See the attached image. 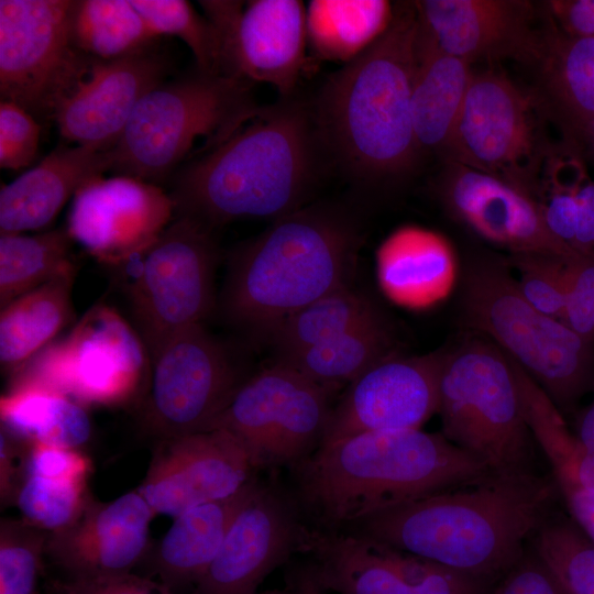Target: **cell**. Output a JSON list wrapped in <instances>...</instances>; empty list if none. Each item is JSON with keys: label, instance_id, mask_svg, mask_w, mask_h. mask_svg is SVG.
<instances>
[{"label": "cell", "instance_id": "6da1fadb", "mask_svg": "<svg viewBox=\"0 0 594 594\" xmlns=\"http://www.w3.org/2000/svg\"><path fill=\"white\" fill-rule=\"evenodd\" d=\"M330 166L312 101L280 97L173 175L175 217L212 231L241 219L274 221L306 206Z\"/></svg>", "mask_w": 594, "mask_h": 594}, {"label": "cell", "instance_id": "7a4b0ae2", "mask_svg": "<svg viewBox=\"0 0 594 594\" xmlns=\"http://www.w3.org/2000/svg\"><path fill=\"white\" fill-rule=\"evenodd\" d=\"M557 495L553 480L534 470L491 472L342 531L496 583L524 556L526 544L553 512Z\"/></svg>", "mask_w": 594, "mask_h": 594}, {"label": "cell", "instance_id": "3957f363", "mask_svg": "<svg viewBox=\"0 0 594 594\" xmlns=\"http://www.w3.org/2000/svg\"><path fill=\"white\" fill-rule=\"evenodd\" d=\"M309 526L342 531L386 509L474 482L492 471L441 432H363L320 446L293 469Z\"/></svg>", "mask_w": 594, "mask_h": 594}, {"label": "cell", "instance_id": "277c9868", "mask_svg": "<svg viewBox=\"0 0 594 594\" xmlns=\"http://www.w3.org/2000/svg\"><path fill=\"white\" fill-rule=\"evenodd\" d=\"M418 28L415 2L396 4L384 35L311 100L331 165L358 186L405 175L420 154L411 112Z\"/></svg>", "mask_w": 594, "mask_h": 594}, {"label": "cell", "instance_id": "5b68a950", "mask_svg": "<svg viewBox=\"0 0 594 594\" xmlns=\"http://www.w3.org/2000/svg\"><path fill=\"white\" fill-rule=\"evenodd\" d=\"M361 243L356 219L339 206L306 205L272 222L232 254L220 305L252 334L337 289L351 286Z\"/></svg>", "mask_w": 594, "mask_h": 594}, {"label": "cell", "instance_id": "8992f818", "mask_svg": "<svg viewBox=\"0 0 594 594\" xmlns=\"http://www.w3.org/2000/svg\"><path fill=\"white\" fill-rule=\"evenodd\" d=\"M460 314L471 331L492 340L561 413L594 392V341L530 305L508 262L474 257L461 277Z\"/></svg>", "mask_w": 594, "mask_h": 594}, {"label": "cell", "instance_id": "52a82bcc", "mask_svg": "<svg viewBox=\"0 0 594 594\" xmlns=\"http://www.w3.org/2000/svg\"><path fill=\"white\" fill-rule=\"evenodd\" d=\"M251 82L224 74L195 73L162 81L139 102L117 146L113 175L156 184L170 180L197 156L219 146L262 110Z\"/></svg>", "mask_w": 594, "mask_h": 594}, {"label": "cell", "instance_id": "ba28073f", "mask_svg": "<svg viewBox=\"0 0 594 594\" xmlns=\"http://www.w3.org/2000/svg\"><path fill=\"white\" fill-rule=\"evenodd\" d=\"M441 433L492 472L532 471L535 439L509 356L470 332L444 349L439 382Z\"/></svg>", "mask_w": 594, "mask_h": 594}, {"label": "cell", "instance_id": "9c48e42d", "mask_svg": "<svg viewBox=\"0 0 594 594\" xmlns=\"http://www.w3.org/2000/svg\"><path fill=\"white\" fill-rule=\"evenodd\" d=\"M537 95L504 73H473L446 156L495 176L538 200L543 167L553 152Z\"/></svg>", "mask_w": 594, "mask_h": 594}, {"label": "cell", "instance_id": "30bf717a", "mask_svg": "<svg viewBox=\"0 0 594 594\" xmlns=\"http://www.w3.org/2000/svg\"><path fill=\"white\" fill-rule=\"evenodd\" d=\"M150 372V355L134 326L112 306L97 304L10 376V385L37 383L82 405L111 407L143 398Z\"/></svg>", "mask_w": 594, "mask_h": 594}, {"label": "cell", "instance_id": "8fae6325", "mask_svg": "<svg viewBox=\"0 0 594 594\" xmlns=\"http://www.w3.org/2000/svg\"><path fill=\"white\" fill-rule=\"evenodd\" d=\"M217 255L212 230L175 217L145 252L127 263L135 270L124 290L150 359L168 339L202 323L212 311Z\"/></svg>", "mask_w": 594, "mask_h": 594}, {"label": "cell", "instance_id": "7c38bea8", "mask_svg": "<svg viewBox=\"0 0 594 594\" xmlns=\"http://www.w3.org/2000/svg\"><path fill=\"white\" fill-rule=\"evenodd\" d=\"M72 1H0V97L38 122L55 120L94 63L72 43Z\"/></svg>", "mask_w": 594, "mask_h": 594}, {"label": "cell", "instance_id": "4fadbf2b", "mask_svg": "<svg viewBox=\"0 0 594 594\" xmlns=\"http://www.w3.org/2000/svg\"><path fill=\"white\" fill-rule=\"evenodd\" d=\"M334 392L275 362L242 381L212 429L235 436L256 470L293 469L319 448Z\"/></svg>", "mask_w": 594, "mask_h": 594}, {"label": "cell", "instance_id": "5bb4252c", "mask_svg": "<svg viewBox=\"0 0 594 594\" xmlns=\"http://www.w3.org/2000/svg\"><path fill=\"white\" fill-rule=\"evenodd\" d=\"M150 361L141 419L157 439L211 430L244 380L202 323L173 336Z\"/></svg>", "mask_w": 594, "mask_h": 594}, {"label": "cell", "instance_id": "9a60e30c", "mask_svg": "<svg viewBox=\"0 0 594 594\" xmlns=\"http://www.w3.org/2000/svg\"><path fill=\"white\" fill-rule=\"evenodd\" d=\"M300 552L324 592L338 594H490L495 584L351 531L307 525Z\"/></svg>", "mask_w": 594, "mask_h": 594}, {"label": "cell", "instance_id": "2e32d148", "mask_svg": "<svg viewBox=\"0 0 594 594\" xmlns=\"http://www.w3.org/2000/svg\"><path fill=\"white\" fill-rule=\"evenodd\" d=\"M220 41L221 73L296 92L308 47L306 4L299 0H204Z\"/></svg>", "mask_w": 594, "mask_h": 594}, {"label": "cell", "instance_id": "e0dca14e", "mask_svg": "<svg viewBox=\"0 0 594 594\" xmlns=\"http://www.w3.org/2000/svg\"><path fill=\"white\" fill-rule=\"evenodd\" d=\"M174 217V201L160 185L101 176L73 197L66 231L99 262L123 266L145 252Z\"/></svg>", "mask_w": 594, "mask_h": 594}, {"label": "cell", "instance_id": "ac0fdd59", "mask_svg": "<svg viewBox=\"0 0 594 594\" xmlns=\"http://www.w3.org/2000/svg\"><path fill=\"white\" fill-rule=\"evenodd\" d=\"M443 353L395 354L366 370L333 404L320 446L363 432L420 429L438 413Z\"/></svg>", "mask_w": 594, "mask_h": 594}, {"label": "cell", "instance_id": "d6986e66", "mask_svg": "<svg viewBox=\"0 0 594 594\" xmlns=\"http://www.w3.org/2000/svg\"><path fill=\"white\" fill-rule=\"evenodd\" d=\"M255 470L235 436L212 429L158 439L136 490L156 515L176 518L233 495L255 477Z\"/></svg>", "mask_w": 594, "mask_h": 594}, {"label": "cell", "instance_id": "ffe728a7", "mask_svg": "<svg viewBox=\"0 0 594 594\" xmlns=\"http://www.w3.org/2000/svg\"><path fill=\"white\" fill-rule=\"evenodd\" d=\"M306 525L293 496L260 482L193 594H255L275 568L300 552Z\"/></svg>", "mask_w": 594, "mask_h": 594}, {"label": "cell", "instance_id": "44dd1931", "mask_svg": "<svg viewBox=\"0 0 594 594\" xmlns=\"http://www.w3.org/2000/svg\"><path fill=\"white\" fill-rule=\"evenodd\" d=\"M167 70L153 45L113 61L94 59L86 79L56 114L61 135L76 145L112 151L141 99L165 80Z\"/></svg>", "mask_w": 594, "mask_h": 594}, {"label": "cell", "instance_id": "7402d4cb", "mask_svg": "<svg viewBox=\"0 0 594 594\" xmlns=\"http://www.w3.org/2000/svg\"><path fill=\"white\" fill-rule=\"evenodd\" d=\"M419 25L446 53L472 65L515 58L532 63L543 30L536 9L521 0L415 1Z\"/></svg>", "mask_w": 594, "mask_h": 594}, {"label": "cell", "instance_id": "603a6c76", "mask_svg": "<svg viewBox=\"0 0 594 594\" xmlns=\"http://www.w3.org/2000/svg\"><path fill=\"white\" fill-rule=\"evenodd\" d=\"M450 165L442 198L482 238L512 254L578 253L548 230L536 198L490 174L453 162Z\"/></svg>", "mask_w": 594, "mask_h": 594}, {"label": "cell", "instance_id": "cb8c5ba5", "mask_svg": "<svg viewBox=\"0 0 594 594\" xmlns=\"http://www.w3.org/2000/svg\"><path fill=\"white\" fill-rule=\"evenodd\" d=\"M155 516L138 490L110 502L90 497L69 526L48 534L45 551L75 578L127 573L146 553Z\"/></svg>", "mask_w": 594, "mask_h": 594}, {"label": "cell", "instance_id": "d4e9b609", "mask_svg": "<svg viewBox=\"0 0 594 594\" xmlns=\"http://www.w3.org/2000/svg\"><path fill=\"white\" fill-rule=\"evenodd\" d=\"M112 152L81 145L53 150L0 190V233H23L50 224L69 198L111 172Z\"/></svg>", "mask_w": 594, "mask_h": 594}, {"label": "cell", "instance_id": "484cf974", "mask_svg": "<svg viewBox=\"0 0 594 594\" xmlns=\"http://www.w3.org/2000/svg\"><path fill=\"white\" fill-rule=\"evenodd\" d=\"M472 76L469 63L442 51L419 25L411 112L420 153L446 155Z\"/></svg>", "mask_w": 594, "mask_h": 594}, {"label": "cell", "instance_id": "4316f807", "mask_svg": "<svg viewBox=\"0 0 594 594\" xmlns=\"http://www.w3.org/2000/svg\"><path fill=\"white\" fill-rule=\"evenodd\" d=\"M531 64L539 69L543 95L537 96L547 114L571 138L594 117V37L565 33L549 14Z\"/></svg>", "mask_w": 594, "mask_h": 594}, {"label": "cell", "instance_id": "83f0119b", "mask_svg": "<svg viewBox=\"0 0 594 594\" xmlns=\"http://www.w3.org/2000/svg\"><path fill=\"white\" fill-rule=\"evenodd\" d=\"M258 484L255 476L233 495L199 505L174 518L154 554L162 583L170 588L198 583L217 556L233 519Z\"/></svg>", "mask_w": 594, "mask_h": 594}, {"label": "cell", "instance_id": "f1b7e54d", "mask_svg": "<svg viewBox=\"0 0 594 594\" xmlns=\"http://www.w3.org/2000/svg\"><path fill=\"white\" fill-rule=\"evenodd\" d=\"M380 263L391 295L413 306L444 299L459 278L457 256L448 240L419 227L395 231L380 250Z\"/></svg>", "mask_w": 594, "mask_h": 594}, {"label": "cell", "instance_id": "f546056e", "mask_svg": "<svg viewBox=\"0 0 594 594\" xmlns=\"http://www.w3.org/2000/svg\"><path fill=\"white\" fill-rule=\"evenodd\" d=\"M69 272L30 290L1 308L0 365L12 376L55 341L73 316Z\"/></svg>", "mask_w": 594, "mask_h": 594}, {"label": "cell", "instance_id": "4dcf8cb0", "mask_svg": "<svg viewBox=\"0 0 594 594\" xmlns=\"http://www.w3.org/2000/svg\"><path fill=\"white\" fill-rule=\"evenodd\" d=\"M0 418L2 428L28 443L79 450L92 433L85 405L37 383L10 385L0 398Z\"/></svg>", "mask_w": 594, "mask_h": 594}, {"label": "cell", "instance_id": "1f68e13d", "mask_svg": "<svg viewBox=\"0 0 594 594\" xmlns=\"http://www.w3.org/2000/svg\"><path fill=\"white\" fill-rule=\"evenodd\" d=\"M394 12L386 0H311L306 4L308 47L322 61L349 64L384 35Z\"/></svg>", "mask_w": 594, "mask_h": 594}, {"label": "cell", "instance_id": "d6a6232c", "mask_svg": "<svg viewBox=\"0 0 594 594\" xmlns=\"http://www.w3.org/2000/svg\"><path fill=\"white\" fill-rule=\"evenodd\" d=\"M394 340L382 314L300 352L277 358L301 375L337 391L376 363L395 355Z\"/></svg>", "mask_w": 594, "mask_h": 594}, {"label": "cell", "instance_id": "836d02e7", "mask_svg": "<svg viewBox=\"0 0 594 594\" xmlns=\"http://www.w3.org/2000/svg\"><path fill=\"white\" fill-rule=\"evenodd\" d=\"M73 45L97 61H113L157 40L131 0H73L69 12Z\"/></svg>", "mask_w": 594, "mask_h": 594}, {"label": "cell", "instance_id": "e575fe53", "mask_svg": "<svg viewBox=\"0 0 594 594\" xmlns=\"http://www.w3.org/2000/svg\"><path fill=\"white\" fill-rule=\"evenodd\" d=\"M66 229L0 235V307L63 274L77 271Z\"/></svg>", "mask_w": 594, "mask_h": 594}, {"label": "cell", "instance_id": "d590c367", "mask_svg": "<svg viewBox=\"0 0 594 594\" xmlns=\"http://www.w3.org/2000/svg\"><path fill=\"white\" fill-rule=\"evenodd\" d=\"M380 314L370 298L348 286L290 315L267 337L280 358L336 338Z\"/></svg>", "mask_w": 594, "mask_h": 594}, {"label": "cell", "instance_id": "8d00e7d4", "mask_svg": "<svg viewBox=\"0 0 594 594\" xmlns=\"http://www.w3.org/2000/svg\"><path fill=\"white\" fill-rule=\"evenodd\" d=\"M529 544L565 594H594V542L568 515L552 512Z\"/></svg>", "mask_w": 594, "mask_h": 594}, {"label": "cell", "instance_id": "74e56055", "mask_svg": "<svg viewBox=\"0 0 594 594\" xmlns=\"http://www.w3.org/2000/svg\"><path fill=\"white\" fill-rule=\"evenodd\" d=\"M153 34L179 37L191 51L196 69L221 73L218 32L210 20L185 0H131Z\"/></svg>", "mask_w": 594, "mask_h": 594}, {"label": "cell", "instance_id": "f35d334b", "mask_svg": "<svg viewBox=\"0 0 594 594\" xmlns=\"http://www.w3.org/2000/svg\"><path fill=\"white\" fill-rule=\"evenodd\" d=\"M86 481L26 474L15 496L22 519L53 534L69 526L90 499Z\"/></svg>", "mask_w": 594, "mask_h": 594}, {"label": "cell", "instance_id": "ab89813d", "mask_svg": "<svg viewBox=\"0 0 594 594\" xmlns=\"http://www.w3.org/2000/svg\"><path fill=\"white\" fill-rule=\"evenodd\" d=\"M48 534L25 520L0 524V594H36L41 557Z\"/></svg>", "mask_w": 594, "mask_h": 594}, {"label": "cell", "instance_id": "60d3db41", "mask_svg": "<svg viewBox=\"0 0 594 594\" xmlns=\"http://www.w3.org/2000/svg\"><path fill=\"white\" fill-rule=\"evenodd\" d=\"M570 256L517 253L512 254L508 262L518 272L516 280L525 299L539 311L560 320L565 306Z\"/></svg>", "mask_w": 594, "mask_h": 594}, {"label": "cell", "instance_id": "b9f144b4", "mask_svg": "<svg viewBox=\"0 0 594 594\" xmlns=\"http://www.w3.org/2000/svg\"><path fill=\"white\" fill-rule=\"evenodd\" d=\"M565 306L561 320L581 337L594 341V251L566 260Z\"/></svg>", "mask_w": 594, "mask_h": 594}, {"label": "cell", "instance_id": "7bdbcfd3", "mask_svg": "<svg viewBox=\"0 0 594 594\" xmlns=\"http://www.w3.org/2000/svg\"><path fill=\"white\" fill-rule=\"evenodd\" d=\"M41 124L20 106L0 102V167L19 170L36 157Z\"/></svg>", "mask_w": 594, "mask_h": 594}, {"label": "cell", "instance_id": "ee69618b", "mask_svg": "<svg viewBox=\"0 0 594 594\" xmlns=\"http://www.w3.org/2000/svg\"><path fill=\"white\" fill-rule=\"evenodd\" d=\"M91 470L90 459L80 450L42 442L28 443L26 474L87 482Z\"/></svg>", "mask_w": 594, "mask_h": 594}, {"label": "cell", "instance_id": "f6af8a7d", "mask_svg": "<svg viewBox=\"0 0 594 594\" xmlns=\"http://www.w3.org/2000/svg\"><path fill=\"white\" fill-rule=\"evenodd\" d=\"M490 594H565V592L530 548L493 585Z\"/></svg>", "mask_w": 594, "mask_h": 594}, {"label": "cell", "instance_id": "bcb514c9", "mask_svg": "<svg viewBox=\"0 0 594 594\" xmlns=\"http://www.w3.org/2000/svg\"><path fill=\"white\" fill-rule=\"evenodd\" d=\"M549 465L568 516L594 542V487L583 485L565 461L554 460Z\"/></svg>", "mask_w": 594, "mask_h": 594}, {"label": "cell", "instance_id": "7dc6e473", "mask_svg": "<svg viewBox=\"0 0 594 594\" xmlns=\"http://www.w3.org/2000/svg\"><path fill=\"white\" fill-rule=\"evenodd\" d=\"M66 594H174L162 582L127 573L75 578L65 584Z\"/></svg>", "mask_w": 594, "mask_h": 594}, {"label": "cell", "instance_id": "c3c4849f", "mask_svg": "<svg viewBox=\"0 0 594 594\" xmlns=\"http://www.w3.org/2000/svg\"><path fill=\"white\" fill-rule=\"evenodd\" d=\"M4 428L0 431V495L2 503L14 501L26 474L28 447Z\"/></svg>", "mask_w": 594, "mask_h": 594}, {"label": "cell", "instance_id": "681fc988", "mask_svg": "<svg viewBox=\"0 0 594 594\" xmlns=\"http://www.w3.org/2000/svg\"><path fill=\"white\" fill-rule=\"evenodd\" d=\"M576 447L569 455V464L576 479L594 487V398L576 418Z\"/></svg>", "mask_w": 594, "mask_h": 594}, {"label": "cell", "instance_id": "f907efd6", "mask_svg": "<svg viewBox=\"0 0 594 594\" xmlns=\"http://www.w3.org/2000/svg\"><path fill=\"white\" fill-rule=\"evenodd\" d=\"M546 7L565 33L594 37V0H553L546 2Z\"/></svg>", "mask_w": 594, "mask_h": 594}, {"label": "cell", "instance_id": "816d5d0a", "mask_svg": "<svg viewBox=\"0 0 594 594\" xmlns=\"http://www.w3.org/2000/svg\"><path fill=\"white\" fill-rule=\"evenodd\" d=\"M568 144L573 147L581 157L585 154L594 161V117L568 139Z\"/></svg>", "mask_w": 594, "mask_h": 594}, {"label": "cell", "instance_id": "f5cc1de1", "mask_svg": "<svg viewBox=\"0 0 594 594\" xmlns=\"http://www.w3.org/2000/svg\"><path fill=\"white\" fill-rule=\"evenodd\" d=\"M324 590L320 585V583L317 581L316 576L309 570L305 578L301 580L300 584L296 590L292 591H273V592H266L264 594H322Z\"/></svg>", "mask_w": 594, "mask_h": 594}]
</instances>
